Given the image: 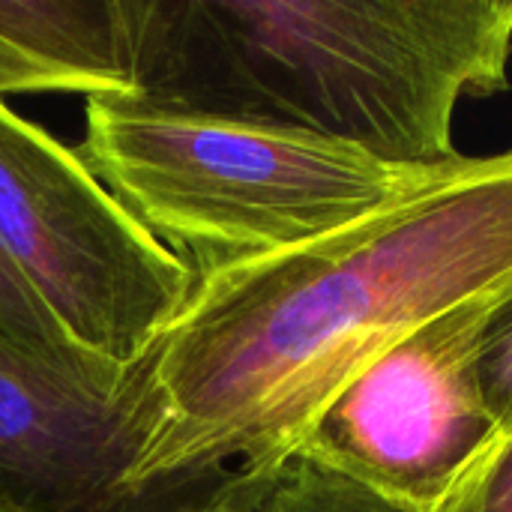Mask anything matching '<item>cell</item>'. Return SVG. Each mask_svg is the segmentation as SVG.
<instances>
[{
	"instance_id": "obj_7",
	"label": "cell",
	"mask_w": 512,
	"mask_h": 512,
	"mask_svg": "<svg viewBox=\"0 0 512 512\" xmlns=\"http://www.w3.org/2000/svg\"><path fill=\"white\" fill-rule=\"evenodd\" d=\"M147 0H0V99L141 93Z\"/></svg>"
},
{
	"instance_id": "obj_8",
	"label": "cell",
	"mask_w": 512,
	"mask_h": 512,
	"mask_svg": "<svg viewBox=\"0 0 512 512\" xmlns=\"http://www.w3.org/2000/svg\"><path fill=\"white\" fill-rule=\"evenodd\" d=\"M0 342L21 351L24 357L96 387H120L129 375H111L102 366L81 357L69 339L57 330L51 315L39 306L21 276L12 270L6 255L0 252Z\"/></svg>"
},
{
	"instance_id": "obj_5",
	"label": "cell",
	"mask_w": 512,
	"mask_h": 512,
	"mask_svg": "<svg viewBox=\"0 0 512 512\" xmlns=\"http://www.w3.org/2000/svg\"><path fill=\"white\" fill-rule=\"evenodd\" d=\"M504 294L444 312L363 366L297 456L405 512H438L495 438L480 345Z\"/></svg>"
},
{
	"instance_id": "obj_12",
	"label": "cell",
	"mask_w": 512,
	"mask_h": 512,
	"mask_svg": "<svg viewBox=\"0 0 512 512\" xmlns=\"http://www.w3.org/2000/svg\"><path fill=\"white\" fill-rule=\"evenodd\" d=\"M186 512H243V480L234 477L231 486H225L216 498H210V501Z\"/></svg>"
},
{
	"instance_id": "obj_9",
	"label": "cell",
	"mask_w": 512,
	"mask_h": 512,
	"mask_svg": "<svg viewBox=\"0 0 512 512\" xmlns=\"http://www.w3.org/2000/svg\"><path fill=\"white\" fill-rule=\"evenodd\" d=\"M243 512H405L357 483L294 456L264 480H243Z\"/></svg>"
},
{
	"instance_id": "obj_3",
	"label": "cell",
	"mask_w": 512,
	"mask_h": 512,
	"mask_svg": "<svg viewBox=\"0 0 512 512\" xmlns=\"http://www.w3.org/2000/svg\"><path fill=\"white\" fill-rule=\"evenodd\" d=\"M81 159L198 282L342 231L438 180L357 147L150 99H90Z\"/></svg>"
},
{
	"instance_id": "obj_13",
	"label": "cell",
	"mask_w": 512,
	"mask_h": 512,
	"mask_svg": "<svg viewBox=\"0 0 512 512\" xmlns=\"http://www.w3.org/2000/svg\"><path fill=\"white\" fill-rule=\"evenodd\" d=\"M0 512H3V510H0Z\"/></svg>"
},
{
	"instance_id": "obj_10",
	"label": "cell",
	"mask_w": 512,
	"mask_h": 512,
	"mask_svg": "<svg viewBox=\"0 0 512 512\" xmlns=\"http://www.w3.org/2000/svg\"><path fill=\"white\" fill-rule=\"evenodd\" d=\"M480 387L495 423V438H507L512 435V291L495 303L486 324L480 345Z\"/></svg>"
},
{
	"instance_id": "obj_6",
	"label": "cell",
	"mask_w": 512,
	"mask_h": 512,
	"mask_svg": "<svg viewBox=\"0 0 512 512\" xmlns=\"http://www.w3.org/2000/svg\"><path fill=\"white\" fill-rule=\"evenodd\" d=\"M162 426L153 360L120 387L60 375L0 342V510L186 512L231 477L144 489L135 468Z\"/></svg>"
},
{
	"instance_id": "obj_4",
	"label": "cell",
	"mask_w": 512,
	"mask_h": 512,
	"mask_svg": "<svg viewBox=\"0 0 512 512\" xmlns=\"http://www.w3.org/2000/svg\"><path fill=\"white\" fill-rule=\"evenodd\" d=\"M0 252L69 345L111 375L153 360L198 285L78 150L3 99Z\"/></svg>"
},
{
	"instance_id": "obj_2",
	"label": "cell",
	"mask_w": 512,
	"mask_h": 512,
	"mask_svg": "<svg viewBox=\"0 0 512 512\" xmlns=\"http://www.w3.org/2000/svg\"><path fill=\"white\" fill-rule=\"evenodd\" d=\"M510 60L512 0H147L138 96L444 165Z\"/></svg>"
},
{
	"instance_id": "obj_11",
	"label": "cell",
	"mask_w": 512,
	"mask_h": 512,
	"mask_svg": "<svg viewBox=\"0 0 512 512\" xmlns=\"http://www.w3.org/2000/svg\"><path fill=\"white\" fill-rule=\"evenodd\" d=\"M438 512H512V435L486 447Z\"/></svg>"
},
{
	"instance_id": "obj_1",
	"label": "cell",
	"mask_w": 512,
	"mask_h": 512,
	"mask_svg": "<svg viewBox=\"0 0 512 512\" xmlns=\"http://www.w3.org/2000/svg\"><path fill=\"white\" fill-rule=\"evenodd\" d=\"M512 291V147L306 246L195 285L153 354L162 426L144 489L291 462L330 399L432 318Z\"/></svg>"
}]
</instances>
